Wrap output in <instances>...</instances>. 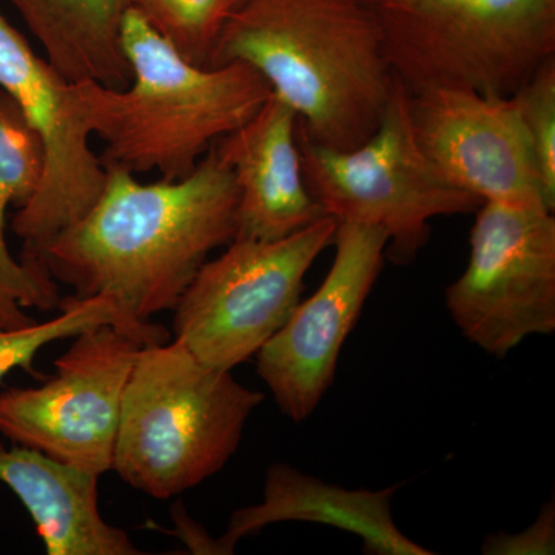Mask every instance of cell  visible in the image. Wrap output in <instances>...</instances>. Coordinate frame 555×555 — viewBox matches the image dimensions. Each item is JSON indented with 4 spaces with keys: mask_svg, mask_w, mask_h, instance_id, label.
Here are the masks:
<instances>
[{
    "mask_svg": "<svg viewBox=\"0 0 555 555\" xmlns=\"http://www.w3.org/2000/svg\"><path fill=\"white\" fill-rule=\"evenodd\" d=\"M238 189L215 144L182 179L144 184L105 169L90 210L40 251L38 262L75 297H104L131 320L173 310L219 247L236 236Z\"/></svg>",
    "mask_w": 555,
    "mask_h": 555,
    "instance_id": "cell-1",
    "label": "cell"
},
{
    "mask_svg": "<svg viewBox=\"0 0 555 555\" xmlns=\"http://www.w3.org/2000/svg\"><path fill=\"white\" fill-rule=\"evenodd\" d=\"M257 69L324 147L352 150L377 131L396 76L369 0H240L207 67Z\"/></svg>",
    "mask_w": 555,
    "mask_h": 555,
    "instance_id": "cell-2",
    "label": "cell"
},
{
    "mask_svg": "<svg viewBox=\"0 0 555 555\" xmlns=\"http://www.w3.org/2000/svg\"><path fill=\"white\" fill-rule=\"evenodd\" d=\"M120 42L131 68L127 89L75 83L90 133L105 141V169L158 171L167 181L189 177L215 142L254 118L272 94L243 62L192 64L137 10H127Z\"/></svg>",
    "mask_w": 555,
    "mask_h": 555,
    "instance_id": "cell-3",
    "label": "cell"
},
{
    "mask_svg": "<svg viewBox=\"0 0 555 555\" xmlns=\"http://www.w3.org/2000/svg\"><path fill=\"white\" fill-rule=\"evenodd\" d=\"M264 401L178 339L142 346L124 393L112 470L156 500L217 476Z\"/></svg>",
    "mask_w": 555,
    "mask_h": 555,
    "instance_id": "cell-4",
    "label": "cell"
},
{
    "mask_svg": "<svg viewBox=\"0 0 555 555\" xmlns=\"http://www.w3.org/2000/svg\"><path fill=\"white\" fill-rule=\"evenodd\" d=\"M409 94L509 98L555 60V0H369Z\"/></svg>",
    "mask_w": 555,
    "mask_h": 555,
    "instance_id": "cell-5",
    "label": "cell"
},
{
    "mask_svg": "<svg viewBox=\"0 0 555 555\" xmlns=\"http://www.w3.org/2000/svg\"><path fill=\"white\" fill-rule=\"evenodd\" d=\"M302 175L313 198L337 222L387 233L386 257L411 264L438 217L476 214L481 201L438 173L416 142L409 93L396 78L377 131L352 150L324 147L298 129Z\"/></svg>",
    "mask_w": 555,
    "mask_h": 555,
    "instance_id": "cell-6",
    "label": "cell"
},
{
    "mask_svg": "<svg viewBox=\"0 0 555 555\" xmlns=\"http://www.w3.org/2000/svg\"><path fill=\"white\" fill-rule=\"evenodd\" d=\"M335 230L337 221L327 217L283 240H233L179 298L175 339L207 366L232 371L246 363L287 323Z\"/></svg>",
    "mask_w": 555,
    "mask_h": 555,
    "instance_id": "cell-7",
    "label": "cell"
},
{
    "mask_svg": "<svg viewBox=\"0 0 555 555\" xmlns=\"http://www.w3.org/2000/svg\"><path fill=\"white\" fill-rule=\"evenodd\" d=\"M476 214L467 268L444 299L467 341L503 358L555 331V217L502 203H483Z\"/></svg>",
    "mask_w": 555,
    "mask_h": 555,
    "instance_id": "cell-8",
    "label": "cell"
},
{
    "mask_svg": "<svg viewBox=\"0 0 555 555\" xmlns=\"http://www.w3.org/2000/svg\"><path fill=\"white\" fill-rule=\"evenodd\" d=\"M73 338L43 385L0 392V434L101 477L112 470L124 393L144 345L113 324Z\"/></svg>",
    "mask_w": 555,
    "mask_h": 555,
    "instance_id": "cell-9",
    "label": "cell"
},
{
    "mask_svg": "<svg viewBox=\"0 0 555 555\" xmlns=\"http://www.w3.org/2000/svg\"><path fill=\"white\" fill-rule=\"evenodd\" d=\"M0 89L16 102L42 142V179L11 222L24 244L21 261L39 266L42 248L100 198L105 167L90 147L91 133L80 113L75 83L38 56L2 14Z\"/></svg>",
    "mask_w": 555,
    "mask_h": 555,
    "instance_id": "cell-10",
    "label": "cell"
},
{
    "mask_svg": "<svg viewBox=\"0 0 555 555\" xmlns=\"http://www.w3.org/2000/svg\"><path fill=\"white\" fill-rule=\"evenodd\" d=\"M387 241L374 225L337 222L323 283L255 356L259 378L292 422L308 420L332 386L343 346L382 273Z\"/></svg>",
    "mask_w": 555,
    "mask_h": 555,
    "instance_id": "cell-11",
    "label": "cell"
},
{
    "mask_svg": "<svg viewBox=\"0 0 555 555\" xmlns=\"http://www.w3.org/2000/svg\"><path fill=\"white\" fill-rule=\"evenodd\" d=\"M409 116L420 149L455 188L481 203L554 211L514 96L427 90L409 94Z\"/></svg>",
    "mask_w": 555,
    "mask_h": 555,
    "instance_id": "cell-12",
    "label": "cell"
},
{
    "mask_svg": "<svg viewBox=\"0 0 555 555\" xmlns=\"http://www.w3.org/2000/svg\"><path fill=\"white\" fill-rule=\"evenodd\" d=\"M215 149L238 189L235 238L283 240L327 218L302 175L297 113L276 94Z\"/></svg>",
    "mask_w": 555,
    "mask_h": 555,
    "instance_id": "cell-13",
    "label": "cell"
},
{
    "mask_svg": "<svg viewBox=\"0 0 555 555\" xmlns=\"http://www.w3.org/2000/svg\"><path fill=\"white\" fill-rule=\"evenodd\" d=\"M397 489H346L286 463H273L266 473L261 502L232 514L224 534L218 537L219 550L221 555L233 554L240 540L269 525L308 521L360 537L366 554L433 555L398 529L392 516Z\"/></svg>",
    "mask_w": 555,
    "mask_h": 555,
    "instance_id": "cell-14",
    "label": "cell"
},
{
    "mask_svg": "<svg viewBox=\"0 0 555 555\" xmlns=\"http://www.w3.org/2000/svg\"><path fill=\"white\" fill-rule=\"evenodd\" d=\"M100 478L35 449L0 444V483L28 511L49 555L142 554L102 518Z\"/></svg>",
    "mask_w": 555,
    "mask_h": 555,
    "instance_id": "cell-15",
    "label": "cell"
},
{
    "mask_svg": "<svg viewBox=\"0 0 555 555\" xmlns=\"http://www.w3.org/2000/svg\"><path fill=\"white\" fill-rule=\"evenodd\" d=\"M28 30L39 40L46 60L68 82L127 89L131 68L120 27L130 0H10Z\"/></svg>",
    "mask_w": 555,
    "mask_h": 555,
    "instance_id": "cell-16",
    "label": "cell"
},
{
    "mask_svg": "<svg viewBox=\"0 0 555 555\" xmlns=\"http://www.w3.org/2000/svg\"><path fill=\"white\" fill-rule=\"evenodd\" d=\"M42 173V142L16 102L0 89V326L5 328L36 323L24 309L60 308L56 281L46 269L13 258L5 240L9 208L30 201Z\"/></svg>",
    "mask_w": 555,
    "mask_h": 555,
    "instance_id": "cell-17",
    "label": "cell"
},
{
    "mask_svg": "<svg viewBox=\"0 0 555 555\" xmlns=\"http://www.w3.org/2000/svg\"><path fill=\"white\" fill-rule=\"evenodd\" d=\"M60 309L61 315L46 323L22 328L0 326V383L16 369L33 372V361L43 347L102 324H113L144 346L169 339L166 327L131 320L108 298H78L72 295L61 299Z\"/></svg>",
    "mask_w": 555,
    "mask_h": 555,
    "instance_id": "cell-18",
    "label": "cell"
},
{
    "mask_svg": "<svg viewBox=\"0 0 555 555\" xmlns=\"http://www.w3.org/2000/svg\"><path fill=\"white\" fill-rule=\"evenodd\" d=\"M240 0H130L160 38L192 64L207 67L219 33Z\"/></svg>",
    "mask_w": 555,
    "mask_h": 555,
    "instance_id": "cell-19",
    "label": "cell"
},
{
    "mask_svg": "<svg viewBox=\"0 0 555 555\" xmlns=\"http://www.w3.org/2000/svg\"><path fill=\"white\" fill-rule=\"evenodd\" d=\"M547 196L555 203V60L547 61L513 94Z\"/></svg>",
    "mask_w": 555,
    "mask_h": 555,
    "instance_id": "cell-20",
    "label": "cell"
},
{
    "mask_svg": "<svg viewBox=\"0 0 555 555\" xmlns=\"http://www.w3.org/2000/svg\"><path fill=\"white\" fill-rule=\"evenodd\" d=\"M485 555H553L555 554V502H546L534 524L517 534H491L481 545Z\"/></svg>",
    "mask_w": 555,
    "mask_h": 555,
    "instance_id": "cell-21",
    "label": "cell"
},
{
    "mask_svg": "<svg viewBox=\"0 0 555 555\" xmlns=\"http://www.w3.org/2000/svg\"><path fill=\"white\" fill-rule=\"evenodd\" d=\"M171 518H173L175 526H178V531H175V534L189 546L190 553L221 555L218 539L208 535L206 529L185 513L181 502L171 506Z\"/></svg>",
    "mask_w": 555,
    "mask_h": 555,
    "instance_id": "cell-22",
    "label": "cell"
}]
</instances>
